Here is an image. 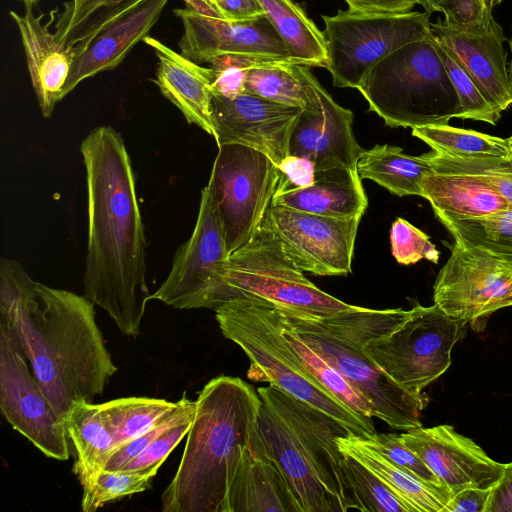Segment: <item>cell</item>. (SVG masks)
<instances>
[{
    "instance_id": "6da1fadb",
    "label": "cell",
    "mask_w": 512,
    "mask_h": 512,
    "mask_svg": "<svg viewBox=\"0 0 512 512\" xmlns=\"http://www.w3.org/2000/svg\"><path fill=\"white\" fill-rule=\"evenodd\" d=\"M80 151L88 204L84 295L104 309L123 334L137 337L151 294L131 159L123 138L111 126L91 130Z\"/></svg>"
},
{
    "instance_id": "7a4b0ae2",
    "label": "cell",
    "mask_w": 512,
    "mask_h": 512,
    "mask_svg": "<svg viewBox=\"0 0 512 512\" xmlns=\"http://www.w3.org/2000/svg\"><path fill=\"white\" fill-rule=\"evenodd\" d=\"M0 319L16 331L39 388L62 421L74 403L101 395L117 372L94 303L33 280L7 258L0 261Z\"/></svg>"
},
{
    "instance_id": "3957f363",
    "label": "cell",
    "mask_w": 512,
    "mask_h": 512,
    "mask_svg": "<svg viewBox=\"0 0 512 512\" xmlns=\"http://www.w3.org/2000/svg\"><path fill=\"white\" fill-rule=\"evenodd\" d=\"M260 404L258 393L241 378L220 375L205 384L179 466L161 497L164 512H225Z\"/></svg>"
},
{
    "instance_id": "277c9868",
    "label": "cell",
    "mask_w": 512,
    "mask_h": 512,
    "mask_svg": "<svg viewBox=\"0 0 512 512\" xmlns=\"http://www.w3.org/2000/svg\"><path fill=\"white\" fill-rule=\"evenodd\" d=\"M257 429L267 455L290 484L304 512H344L339 436L350 433L318 408L279 388L257 389Z\"/></svg>"
},
{
    "instance_id": "5b68a950",
    "label": "cell",
    "mask_w": 512,
    "mask_h": 512,
    "mask_svg": "<svg viewBox=\"0 0 512 512\" xmlns=\"http://www.w3.org/2000/svg\"><path fill=\"white\" fill-rule=\"evenodd\" d=\"M281 311L286 324L369 402L373 417L397 430L422 426L423 396H414L394 382L365 348L371 338L402 323L410 310H376L353 305L325 317Z\"/></svg>"
},
{
    "instance_id": "8992f818",
    "label": "cell",
    "mask_w": 512,
    "mask_h": 512,
    "mask_svg": "<svg viewBox=\"0 0 512 512\" xmlns=\"http://www.w3.org/2000/svg\"><path fill=\"white\" fill-rule=\"evenodd\" d=\"M223 336L247 355V377L267 382L339 422L350 434L373 438L372 418L352 411L307 369L284 333L283 314L275 304L241 292L215 310Z\"/></svg>"
},
{
    "instance_id": "52a82bcc",
    "label": "cell",
    "mask_w": 512,
    "mask_h": 512,
    "mask_svg": "<svg viewBox=\"0 0 512 512\" xmlns=\"http://www.w3.org/2000/svg\"><path fill=\"white\" fill-rule=\"evenodd\" d=\"M369 111L389 127L448 124L459 99L432 34L378 62L358 87Z\"/></svg>"
},
{
    "instance_id": "ba28073f",
    "label": "cell",
    "mask_w": 512,
    "mask_h": 512,
    "mask_svg": "<svg viewBox=\"0 0 512 512\" xmlns=\"http://www.w3.org/2000/svg\"><path fill=\"white\" fill-rule=\"evenodd\" d=\"M224 279L236 291L288 311L325 317L353 307L304 276L285 253L267 213L251 239L229 255Z\"/></svg>"
},
{
    "instance_id": "9c48e42d",
    "label": "cell",
    "mask_w": 512,
    "mask_h": 512,
    "mask_svg": "<svg viewBox=\"0 0 512 512\" xmlns=\"http://www.w3.org/2000/svg\"><path fill=\"white\" fill-rule=\"evenodd\" d=\"M467 324L435 304L416 305L402 323L371 338L365 348L394 382L422 397V390L449 368L451 351Z\"/></svg>"
},
{
    "instance_id": "30bf717a",
    "label": "cell",
    "mask_w": 512,
    "mask_h": 512,
    "mask_svg": "<svg viewBox=\"0 0 512 512\" xmlns=\"http://www.w3.org/2000/svg\"><path fill=\"white\" fill-rule=\"evenodd\" d=\"M333 85L356 88L382 59L411 42L431 34L430 14L363 13L339 10L322 16Z\"/></svg>"
},
{
    "instance_id": "8fae6325",
    "label": "cell",
    "mask_w": 512,
    "mask_h": 512,
    "mask_svg": "<svg viewBox=\"0 0 512 512\" xmlns=\"http://www.w3.org/2000/svg\"><path fill=\"white\" fill-rule=\"evenodd\" d=\"M281 172L262 152L241 144L218 147L208 187L229 254L246 244L265 217Z\"/></svg>"
},
{
    "instance_id": "7c38bea8",
    "label": "cell",
    "mask_w": 512,
    "mask_h": 512,
    "mask_svg": "<svg viewBox=\"0 0 512 512\" xmlns=\"http://www.w3.org/2000/svg\"><path fill=\"white\" fill-rule=\"evenodd\" d=\"M229 255L217 209L206 185L201 191L193 233L177 249L170 273L150 295V300H159L177 309L209 308L215 311L241 294L224 279Z\"/></svg>"
},
{
    "instance_id": "4fadbf2b",
    "label": "cell",
    "mask_w": 512,
    "mask_h": 512,
    "mask_svg": "<svg viewBox=\"0 0 512 512\" xmlns=\"http://www.w3.org/2000/svg\"><path fill=\"white\" fill-rule=\"evenodd\" d=\"M433 301L448 316L483 331L491 314L512 306V264L455 241L436 277Z\"/></svg>"
},
{
    "instance_id": "5bb4252c",
    "label": "cell",
    "mask_w": 512,
    "mask_h": 512,
    "mask_svg": "<svg viewBox=\"0 0 512 512\" xmlns=\"http://www.w3.org/2000/svg\"><path fill=\"white\" fill-rule=\"evenodd\" d=\"M21 341L10 323L0 319V408L9 424L45 456L64 461L69 438L27 366Z\"/></svg>"
},
{
    "instance_id": "9a60e30c",
    "label": "cell",
    "mask_w": 512,
    "mask_h": 512,
    "mask_svg": "<svg viewBox=\"0 0 512 512\" xmlns=\"http://www.w3.org/2000/svg\"><path fill=\"white\" fill-rule=\"evenodd\" d=\"M174 10L183 26L180 53L196 63H210L220 55H237L292 62L291 53L266 18L236 22L222 15L209 0H183ZM295 64V63H294Z\"/></svg>"
},
{
    "instance_id": "2e32d148",
    "label": "cell",
    "mask_w": 512,
    "mask_h": 512,
    "mask_svg": "<svg viewBox=\"0 0 512 512\" xmlns=\"http://www.w3.org/2000/svg\"><path fill=\"white\" fill-rule=\"evenodd\" d=\"M267 215L285 253L301 271L317 276L351 272L361 217L322 216L274 204Z\"/></svg>"
},
{
    "instance_id": "e0dca14e",
    "label": "cell",
    "mask_w": 512,
    "mask_h": 512,
    "mask_svg": "<svg viewBox=\"0 0 512 512\" xmlns=\"http://www.w3.org/2000/svg\"><path fill=\"white\" fill-rule=\"evenodd\" d=\"M311 90V104L301 110L292 131L290 156L309 160L315 171L345 167L357 171L364 149L353 133L351 110L340 106L310 71L299 65Z\"/></svg>"
},
{
    "instance_id": "ac0fdd59",
    "label": "cell",
    "mask_w": 512,
    "mask_h": 512,
    "mask_svg": "<svg viewBox=\"0 0 512 512\" xmlns=\"http://www.w3.org/2000/svg\"><path fill=\"white\" fill-rule=\"evenodd\" d=\"M300 112L247 91L235 98L213 94V137L218 147L241 144L256 149L278 167L290 156V139Z\"/></svg>"
},
{
    "instance_id": "d6986e66",
    "label": "cell",
    "mask_w": 512,
    "mask_h": 512,
    "mask_svg": "<svg viewBox=\"0 0 512 512\" xmlns=\"http://www.w3.org/2000/svg\"><path fill=\"white\" fill-rule=\"evenodd\" d=\"M400 437L452 496L466 488H492L505 468V464L491 459L472 439L448 424L412 428Z\"/></svg>"
},
{
    "instance_id": "ffe728a7",
    "label": "cell",
    "mask_w": 512,
    "mask_h": 512,
    "mask_svg": "<svg viewBox=\"0 0 512 512\" xmlns=\"http://www.w3.org/2000/svg\"><path fill=\"white\" fill-rule=\"evenodd\" d=\"M435 39L447 48L466 70L483 95L501 112L512 105V78L503 43V28L492 13L483 23L468 29L431 23Z\"/></svg>"
},
{
    "instance_id": "44dd1931",
    "label": "cell",
    "mask_w": 512,
    "mask_h": 512,
    "mask_svg": "<svg viewBox=\"0 0 512 512\" xmlns=\"http://www.w3.org/2000/svg\"><path fill=\"white\" fill-rule=\"evenodd\" d=\"M432 170L422 181V197L436 215L480 217L509 208L507 201L461 158L429 153Z\"/></svg>"
},
{
    "instance_id": "7402d4cb",
    "label": "cell",
    "mask_w": 512,
    "mask_h": 512,
    "mask_svg": "<svg viewBox=\"0 0 512 512\" xmlns=\"http://www.w3.org/2000/svg\"><path fill=\"white\" fill-rule=\"evenodd\" d=\"M24 6L23 14L10 11V16L19 30L40 111L43 117L49 118L63 99L64 86L78 52L61 43L50 31L52 18L43 24L44 15L36 16L33 4L24 3Z\"/></svg>"
},
{
    "instance_id": "603a6c76",
    "label": "cell",
    "mask_w": 512,
    "mask_h": 512,
    "mask_svg": "<svg viewBox=\"0 0 512 512\" xmlns=\"http://www.w3.org/2000/svg\"><path fill=\"white\" fill-rule=\"evenodd\" d=\"M169 0H141L92 38L75 57L63 98L80 82L117 67L160 18Z\"/></svg>"
},
{
    "instance_id": "cb8c5ba5",
    "label": "cell",
    "mask_w": 512,
    "mask_h": 512,
    "mask_svg": "<svg viewBox=\"0 0 512 512\" xmlns=\"http://www.w3.org/2000/svg\"><path fill=\"white\" fill-rule=\"evenodd\" d=\"M304 512L281 469L271 459L256 429L237 467L225 512Z\"/></svg>"
},
{
    "instance_id": "d4e9b609",
    "label": "cell",
    "mask_w": 512,
    "mask_h": 512,
    "mask_svg": "<svg viewBox=\"0 0 512 512\" xmlns=\"http://www.w3.org/2000/svg\"><path fill=\"white\" fill-rule=\"evenodd\" d=\"M143 41L155 52L158 63L154 82L161 93L181 111L189 124L214 136L212 68L194 62L151 36Z\"/></svg>"
},
{
    "instance_id": "484cf974",
    "label": "cell",
    "mask_w": 512,
    "mask_h": 512,
    "mask_svg": "<svg viewBox=\"0 0 512 512\" xmlns=\"http://www.w3.org/2000/svg\"><path fill=\"white\" fill-rule=\"evenodd\" d=\"M271 204L316 215L353 218L362 217L368 199L357 171L334 167L315 171L310 185L278 184Z\"/></svg>"
},
{
    "instance_id": "4316f807",
    "label": "cell",
    "mask_w": 512,
    "mask_h": 512,
    "mask_svg": "<svg viewBox=\"0 0 512 512\" xmlns=\"http://www.w3.org/2000/svg\"><path fill=\"white\" fill-rule=\"evenodd\" d=\"M75 451L73 472L82 488L102 470L116 448V437L103 404L74 403L63 420Z\"/></svg>"
},
{
    "instance_id": "83f0119b",
    "label": "cell",
    "mask_w": 512,
    "mask_h": 512,
    "mask_svg": "<svg viewBox=\"0 0 512 512\" xmlns=\"http://www.w3.org/2000/svg\"><path fill=\"white\" fill-rule=\"evenodd\" d=\"M339 450L358 460L376 474L416 512H445L452 495L425 484L371 446L367 438L344 435L337 438Z\"/></svg>"
},
{
    "instance_id": "f1b7e54d",
    "label": "cell",
    "mask_w": 512,
    "mask_h": 512,
    "mask_svg": "<svg viewBox=\"0 0 512 512\" xmlns=\"http://www.w3.org/2000/svg\"><path fill=\"white\" fill-rule=\"evenodd\" d=\"M278 37L291 53L292 62L325 68L328 59L324 32L293 0H257Z\"/></svg>"
},
{
    "instance_id": "f546056e",
    "label": "cell",
    "mask_w": 512,
    "mask_h": 512,
    "mask_svg": "<svg viewBox=\"0 0 512 512\" xmlns=\"http://www.w3.org/2000/svg\"><path fill=\"white\" fill-rule=\"evenodd\" d=\"M432 170L429 153L412 156L401 147L377 144L361 154L357 172L361 179H370L399 197H422V181Z\"/></svg>"
},
{
    "instance_id": "4dcf8cb0",
    "label": "cell",
    "mask_w": 512,
    "mask_h": 512,
    "mask_svg": "<svg viewBox=\"0 0 512 512\" xmlns=\"http://www.w3.org/2000/svg\"><path fill=\"white\" fill-rule=\"evenodd\" d=\"M141 0H69L50 17L56 38L78 54L104 27L130 10ZM77 54V55H78Z\"/></svg>"
},
{
    "instance_id": "1f68e13d",
    "label": "cell",
    "mask_w": 512,
    "mask_h": 512,
    "mask_svg": "<svg viewBox=\"0 0 512 512\" xmlns=\"http://www.w3.org/2000/svg\"><path fill=\"white\" fill-rule=\"evenodd\" d=\"M245 90L301 110L311 104V90L299 65L286 60H254L247 71Z\"/></svg>"
},
{
    "instance_id": "d6a6232c",
    "label": "cell",
    "mask_w": 512,
    "mask_h": 512,
    "mask_svg": "<svg viewBox=\"0 0 512 512\" xmlns=\"http://www.w3.org/2000/svg\"><path fill=\"white\" fill-rule=\"evenodd\" d=\"M343 454V453H342ZM344 512H416L376 474L350 455L340 460Z\"/></svg>"
},
{
    "instance_id": "836d02e7",
    "label": "cell",
    "mask_w": 512,
    "mask_h": 512,
    "mask_svg": "<svg viewBox=\"0 0 512 512\" xmlns=\"http://www.w3.org/2000/svg\"><path fill=\"white\" fill-rule=\"evenodd\" d=\"M456 242L488 252L512 264V207L480 217L436 215Z\"/></svg>"
},
{
    "instance_id": "e575fe53",
    "label": "cell",
    "mask_w": 512,
    "mask_h": 512,
    "mask_svg": "<svg viewBox=\"0 0 512 512\" xmlns=\"http://www.w3.org/2000/svg\"><path fill=\"white\" fill-rule=\"evenodd\" d=\"M412 135L433 151L451 157L471 159L511 158L507 138H500L474 130L452 127L448 124L412 128Z\"/></svg>"
},
{
    "instance_id": "d590c367",
    "label": "cell",
    "mask_w": 512,
    "mask_h": 512,
    "mask_svg": "<svg viewBox=\"0 0 512 512\" xmlns=\"http://www.w3.org/2000/svg\"><path fill=\"white\" fill-rule=\"evenodd\" d=\"M102 404L115 433V452L155 425L176 407L177 402L148 397H127Z\"/></svg>"
},
{
    "instance_id": "8d00e7d4",
    "label": "cell",
    "mask_w": 512,
    "mask_h": 512,
    "mask_svg": "<svg viewBox=\"0 0 512 512\" xmlns=\"http://www.w3.org/2000/svg\"><path fill=\"white\" fill-rule=\"evenodd\" d=\"M283 314V313H282ZM284 333L300 359L315 378L339 401L365 418H373L372 407L348 380L321 355L310 348L285 322Z\"/></svg>"
},
{
    "instance_id": "74e56055",
    "label": "cell",
    "mask_w": 512,
    "mask_h": 512,
    "mask_svg": "<svg viewBox=\"0 0 512 512\" xmlns=\"http://www.w3.org/2000/svg\"><path fill=\"white\" fill-rule=\"evenodd\" d=\"M155 471L102 470L82 488L83 512H94L109 502L143 492L151 487Z\"/></svg>"
},
{
    "instance_id": "f35d334b",
    "label": "cell",
    "mask_w": 512,
    "mask_h": 512,
    "mask_svg": "<svg viewBox=\"0 0 512 512\" xmlns=\"http://www.w3.org/2000/svg\"><path fill=\"white\" fill-rule=\"evenodd\" d=\"M435 44L458 95L459 112L457 118L483 121L496 125L501 118V111L487 100L450 51L436 39Z\"/></svg>"
},
{
    "instance_id": "ab89813d",
    "label": "cell",
    "mask_w": 512,
    "mask_h": 512,
    "mask_svg": "<svg viewBox=\"0 0 512 512\" xmlns=\"http://www.w3.org/2000/svg\"><path fill=\"white\" fill-rule=\"evenodd\" d=\"M195 414V401L190 400L186 393L177 401L176 407L162 417L150 429L124 444L108 459L106 470H121L142 454L150 444L169 428L193 418Z\"/></svg>"
},
{
    "instance_id": "60d3db41",
    "label": "cell",
    "mask_w": 512,
    "mask_h": 512,
    "mask_svg": "<svg viewBox=\"0 0 512 512\" xmlns=\"http://www.w3.org/2000/svg\"><path fill=\"white\" fill-rule=\"evenodd\" d=\"M390 243L392 255L400 264H414L422 259L438 263L439 252L429 237L403 218L393 222Z\"/></svg>"
},
{
    "instance_id": "b9f144b4",
    "label": "cell",
    "mask_w": 512,
    "mask_h": 512,
    "mask_svg": "<svg viewBox=\"0 0 512 512\" xmlns=\"http://www.w3.org/2000/svg\"><path fill=\"white\" fill-rule=\"evenodd\" d=\"M367 441L393 463L420 481L450 493L424 461L402 442L400 434H376L373 438H367Z\"/></svg>"
},
{
    "instance_id": "7bdbcfd3",
    "label": "cell",
    "mask_w": 512,
    "mask_h": 512,
    "mask_svg": "<svg viewBox=\"0 0 512 512\" xmlns=\"http://www.w3.org/2000/svg\"><path fill=\"white\" fill-rule=\"evenodd\" d=\"M257 58L237 55H220L210 63L213 70V94L235 98L244 93L249 66Z\"/></svg>"
},
{
    "instance_id": "ee69618b",
    "label": "cell",
    "mask_w": 512,
    "mask_h": 512,
    "mask_svg": "<svg viewBox=\"0 0 512 512\" xmlns=\"http://www.w3.org/2000/svg\"><path fill=\"white\" fill-rule=\"evenodd\" d=\"M193 418L186 419L166 430L142 454L123 469L158 472L173 449L187 436Z\"/></svg>"
},
{
    "instance_id": "f6af8a7d",
    "label": "cell",
    "mask_w": 512,
    "mask_h": 512,
    "mask_svg": "<svg viewBox=\"0 0 512 512\" xmlns=\"http://www.w3.org/2000/svg\"><path fill=\"white\" fill-rule=\"evenodd\" d=\"M439 11L446 24L461 29L480 25L492 13L482 0H445Z\"/></svg>"
},
{
    "instance_id": "bcb514c9",
    "label": "cell",
    "mask_w": 512,
    "mask_h": 512,
    "mask_svg": "<svg viewBox=\"0 0 512 512\" xmlns=\"http://www.w3.org/2000/svg\"><path fill=\"white\" fill-rule=\"evenodd\" d=\"M226 18L236 22H255L265 18L257 0H209Z\"/></svg>"
},
{
    "instance_id": "7dc6e473",
    "label": "cell",
    "mask_w": 512,
    "mask_h": 512,
    "mask_svg": "<svg viewBox=\"0 0 512 512\" xmlns=\"http://www.w3.org/2000/svg\"><path fill=\"white\" fill-rule=\"evenodd\" d=\"M278 168L281 172L279 185L306 186L313 183L315 170L307 159L289 156Z\"/></svg>"
},
{
    "instance_id": "c3c4849f",
    "label": "cell",
    "mask_w": 512,
    "mask_h": 512,
    "mask_svg": "<svg viewBox=\"0 0 512 512\" xmlns=\"http://www.w3.org/2000/svg\"><path fill=\"white\" fill-rule=\"evenodd\" d=\"M492 488H466L452 496L445 512H485Z\"/></svg>"
},
{
    "instance_id": "681fc988",
    "label": "cell",
    "mask_w": 512,
    "mask_h": 512,
    "mask_svg": "<svg viewBox=\"0 0 512 512\" xmlns=\"http://www.w3.org/2000/svg\"><path fill=\"white\" fill-rule=\"evenodd\" d=\"M348 9L363 13L410 12L421 0H344Z\"/></svg>"
},
{
    "instance_id": "f907efd6",
    "label": "cell",
    "mask_w": 512,
    "mask_h": 512,
    "mask_svg": "<svg viewBox=\"0 0 512 512\" xmlns=\"http://www.w3.org/2000/svg\"><path fill=\"white\" fill-rule=\"evenodd\" d=\"M485 512H512V462L505 464L500 480L492 487Z\"/></svg>"
},
{
    "instance_id": "816d5d0a",
    "label": "cell",
    "mask_w": 512,
    "mask_h": 512,
    "mask_svg": "<svg viewBox=\"0 0 512 512\" xmlns=\"http://www.w3.org/2000/svg\"><path fill=\"white\" fill-rule=\"evenodd\" d=\"M444 1L445 0H421V6L424 8L425 12L431 15L433 12L439 11Z\"/></svg>"
},
{
    "instance_id": "f5cc1de1",
    "label": "cell",
    "mask_w": 512,
    "mask_h": 512,
    "mask_svg": "<svg viewBox=\"0 0 512 512\" xmlns=\"http://www.w3.org/2000/svg\"><path fill=\"white\" fill-rule=\"evenodd\" d=\"M485 4V6L489 9V10H492L494 7H496L497 5H499L501 2H503V0H482Z\"/></svg>"
},
{
    "instance_id": "db71d44e",
    "label": "cell",
    "mask_w": 512,
    "mask_h": 512,
    "mask_svg": "<svg viewBox=\"0 0 512 512\" xmlns=\"http://www.w3.org/2000/svg\"><path fill=\"white\" fill-rule=\"evenodd\" d=\"M508 44H509V48H510V51H511V54H512V36L510 38V40L508 41ZM508 69H509V73H510V76L512 78V58H511V61L508 65Z\"/></svg>"
},
{
    "instance_id": "11a10c76",
    "label": "cell",
    "mask_w": 512,
    "mask_h": 512,
    "mask_svg": "<svg viewBox=\"0 0 512 512\" xmlns=\"http://www.w3.org/2000/svg\"><path fill=\"white\" fill-rule=\"evenodd\" d=\"M508 140V144H509V148H510V152H511V162H512V135L507 138Z\"/></svg>"
},
{
    "instance_id": "9f6ffc18",
    "label": "cell",
    "mask_w": 512,
    "mask_h": 512,
    "mask_svg": "<svg viewBox=\"0 0 512 512\" xmlns=\"http://www.w3.org/2000/svg\"><path fill=\"white\" fill-rule=\"evenodd\" d=\"M21 1H23L24 3H30V4L34 5L35 3L39 2L40 0H21Z\"/></svg>"
}]
</instances>
